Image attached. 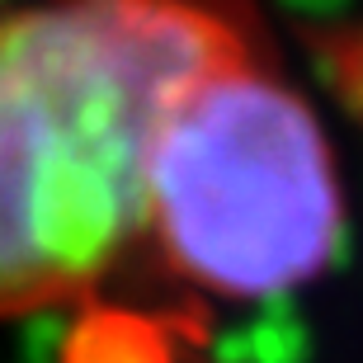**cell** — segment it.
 <instances>
[{"label": "cell", "instance_id": "7a4b0ae2", "mask_svg": "<svg viewBox=\"0 0 363 363\" xmlns=\"http://www.w3.org/2000/svg\"><path fill=\"white\" fill-rule=\"evenodd\" d=\"M340 236L335 151L311 104L245 43L165 113L147 170L142 241L203 293L264 302L316 279Z\"/></svg>", "mask_w": 363, "mask_h": 363}, {"label": "cell", "instance_id": "6da1fadb", "mask_svg": "<svg viewBox=\"0 0 363 363\" xmlns=\"http://www.w3.org/2000/svg\"><path fill=\"white\" fill-rule=\"evenodd\" d=\"M245 43L217 0L0 14V321L94 288L142 241L165 113Z\"/></svg>", "mask_w": 363, "mask_h": 363}]
</instances>
